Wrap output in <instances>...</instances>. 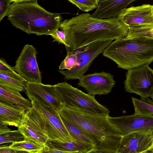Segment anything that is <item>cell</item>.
I'll use <instances>...</instances> for the list:
<instances>
[{"label":"cell","instance_id":"1","mask_svg":"<svg viewBox=\"0 0 153 153\" xmlns=\"http://www.w3.org/2000/svg\"><path fill=\"white\" fill-rule=\"evenodd\" d=\"M60 29L69 39L71 52L103 41L126 37L128 28L116 18L100 19L82 13L61 22Z\"/></svg>","mask_w":153,"mask_h":153},{"label":"cell","instance_id":"2","mask_svg":"<svg viewBox=\"0 0 153 153\" xmlns=\"http://www.w3.org/2000/svg\"><path fill=\"white\" fill-rule=\"evenodd\" d=\"M60 117L82 131L94 143V153H117L122 136L110 121L109 115L63 106Z\"/></svg>","mask_w":153,"mask_h":153},{"label":"cell","instance_id":"3","mask_svg":"<svg viewBox=\"0 0 153 153\" xmlns=\"http://www.w3.org/2000/svg\"><path fill=\"white\" fill-rule=\"evenodd\" d=\"M7 16L13 26L37 36L49 35L59 29L62 20L59 14L48 11L36 1L13 2Z\"/></svg>","mask_w":153,"mask_h":153},{"label":"cell","instance_id":"4","mask_svg":"<svg viewBox=\"0 0 153 153\" xmlns=\"http://www.w3.org/2000/svg\"><path fill=\"white\" fill-rule=\"evenodd\" d=\"M102 54L125 70L149 65L153 61V39L120 38L108 45Z\"/></svg>","mask_w":153,"mask_h":153},{"label":"cell","instance_id":"5","mask_svg":"<svg viewBox=\"0 0 153 153\" xmlns=\"http://www.w3.org/2000/svg\"><path fill=\"white\" fill-rule=\"evenodd\" d=\"M54 85L64 106L109 115V109L100 104L96 100L95 95L85 93L66 82H59Z\"/></svg>","mask_w":153,"mask_h":153},{"label":"cell","instance_id":"6","mask_svg":"<svg viewBox=\"0 0 153 153\" xmlns=\"http://www.w3.org/2000/svg\"><path fill=\"white\" fill-rule=\"evenodd\" d=\"M31 101L33 107L42 118L45 132L48 139L63 142L79 141L71 135L62 121L59 112L35 99Z\"/></svg>","mask_w":153,"mask_h":153},{"label":"cell","instance_id":"7","mask_svg":"<svg viewBox=\"0 0 153 153\" xmlns=\"http://www.w3.org/2000/svg\"><path fill=\"white\" fill-rule=\"evenodd\" d=\"M124 82L126 92L150 97L153 92V69L146 64L128 69Z\"/></svg>","mask_w":153,"mask_h":153},{"label":"cell","instance_id":"8","mask_svg":"<svg viewBox=\"0 0 153 153\" xmlns=\"http://www.w3.org/2000/svg\"><path fill=\"white\" fill-rule=\"evenodd\" d=\"M112 40L99 42L84 48L82 51L75 52L77 60L75 66L71 70L58 71L65 80L79 79L88 70L93 61Z\"/></svg>","mask_w":153,"mask_h":153},{"label":"cell","instance_id":"9","mask_svg":"<svg viewBox=\"0 0 153 153\" xmlns=\"http://www.w3.org/2000/svg\"><path fill=\"white\" fill-rule=\"evenodd\" d=\"M36 48L26 44L22 48L13 67L16 72L27 82H38L42 81L41 72L36 61Z\"/></svg>","mask_w":153,"mask_h":153},{"label":"cell","instance_id":"10","mask_svg":"<svg viewBox=\"0 0 153 153\" xmlns=\"http://www.w3.org/2000/svg\"><path fill=\"white\" fill-rule=\"evenodd\" d=\"M109 119L120 134L124 136L136 132L153 131V115L134 114Z\"/></svg>","mask_w":153,"mask_h":153},{"label":"cell","instance_id":"11","mask_svg":"<svg viewBox=\"0 0 153 153\" xmlns=\"http://www.w3.org/2000/svg\"><path fill=\"white\" fill-rule=\"evenodd\" d=\"M18 128L26 139L45 145L49 140L45 132L42 118L33 107L26 111L22 121Z\"/></svg>","mask_w":153,"mask_h":153},{"label":"cell","instance_id":"12","mask_svg":"<svg viewBox=\"0 0 153 153\" xmlns=\"http://www.w3.org/2000/svg\"><path fill=\"white\" fill-rule=\"evenodd\" d=\"M78 79V86L93 95L108 94L116 84L114 76L104 71L84 75Z\"/></svg>","mask_w":153,"mask_h":153},{"label":"cell","instance_id":"13","mask_svg":"<svg viewBox=\"0 0 153 153\" xmlns=\"http://www.w3.org/2000/svg\"><path fill=\"white\" fill-rule=\"evenodd\" d=\"M30 100H37L50 106L59 112L64 106L62 100L54 85H45L41 82H27L25 89Z\"/></svg>","mask_w":153,"mask_h":153},{"label":"cell","instance_id":"14","mask_svg":"<svg viewBox=\"0 0 153 153\" xmlns=\"http://www.w3.org/2000/svg\"><path fill=\"white\" fill-rule=\"evenodd\" d=\"M153 141V131L130 133L122 136L117 153H149Z\"/></svg>","mask_w":153,"mask_h":153},{"label":"cell","instance_id":"15","mask_svg":"<svg viewBox=\"0 0 153 153\" xmlns=\"http://www.w3.org/2000/svg\"><path fill=\"white\" fill-rule=\"evenodd\" d=\"M153 5L143 4L126 8L117 18L128 27L153 25Z\"/></svg>","mask_w":153,"mask_h":153},{"label":"cell","instance_id":"16","mask_svg":"<svg viewBox=\"0 0 153 153\" xmlns=\"http://www.w3.org/2000/svg\"><path fill=\"white\" fill-rule=\"evenodd\" d=\"M136 0H100L98 5L91 16L100 19L116 18L131 3Z\"/></svg>","mask_w":153,"mask_h":153},{"label":"cell","instance_id":"17","mask_svg":"<svg viewBox=\"0 0 153 153\" xmlns=\"http://www.w3.org/2000/svg\"><path fill=\"white\" fill-rule=\"evenodd\" d=\"M26 111L24 108L0 102V123L18 127Z\"/></svg>","mask_w":153,"mask_h":153},{"label":"cell","instance_id":"18","mask_svg":"<svg viewBox=\"0 0 153 153\" xmlns=\"http://www.w3.org/2000/svg\"><path fill=\"white\" fill-rule=\"evenodd\" d=\"M45 145L49 148L58 150L62 153H94L95 150L92 145L79 141L63 142L49 139Z\"/></svg>","mask_w":153,"mask_h":153},{"label":"cell","instance_id":"19","mask_svg":"<svg viewBox=\"0 0 153 153\" xmlns=\"http://www.w3.org/2000/svg\"><path fill=\"white\" fill-rule=\"evenodd\" d=\"M0 102L25 108L26 111L33 107L31 101L18 92L0 85Z\"/></svg>","mask_w":153,"mask_h":153},{"label":"cell","instance_id":"20","mask_svg":"<svg viewBox=\"0 0 153 153\" xmlns=\"http://www.w3.org/2000/svg\"><path fill=\"white\" fill-rule=\"evenodd\" d=\"M27 81L20 75L0 71V85L14 91L25 90Z\"/></svg>","mask_w":153,"mask_h":153},{"label":"cell","instance_id":"21","mask_svg":"<svg viewBox=\"0 0 153 153\" xmlns=\"http://www.w3.org/2000/svg\"><path fill=\"white\" fill-rule=\"evenodd\" d=\"M9 146L15 150L16 153H42L44 152L46 145L26 139L22 141L13 143Z\"/></svg>","mask_w":153,"mask_h":153},{"label":"cell","instance_id":"22","mask_svg":"<svg viewBox=\"0 0 153 153\" xmlns=\"http://www.w3.org/2000/svg\"><path fill=\"white\" fill-rule=\"evenodd\" d=\"M134 114L153 115V101L149 98L140 99L132 97Z\"/></svg>","mask_w":153,"mask_h":153},{"label":"cell","instance_id":"23","mask_svg":"<svg viewBox=\"0 0 153 153\" xmlns=\"http://www.w3.org/2000/svg\"><path fill=\"white\" fill-rule=\"evenodd\" d=\"M128 38L153 39V25L129 27Z\"/></svg>","mask_w":153,"mask_h":153},{"label":"cell","instance_id":"24","mask_svg":"<svg viewBox=\"0 0 153 153\" xmlns=\"http://www.w3.org/2000/svg\"><path fill=\"white\" fill-rule=\"evenodd\" d=\"M61 117L64 125L73 138L80 142L92 145L95 150L93 142L87 135L77 127Z\"/></svg>","mask_w":153,"mask_h":153},{"label":"cell","instance_id":"25","mask_svg":"<svg viewBox=\"0 0 153 153\" xmlns=\"http://www.w3.org/2000/svg\"><path fill=\"white\" fill-rule=\"evenodd\" d=\"M25 137L19 129L11 130L0 134V144L8 143H15L25 140Z\"/></svg>","mask_w":153,"mask_h":153},{"label":"cell","instance_id":"26","mask_svg":"<svg viewBox=\"0 0 153 153\" xmlns=\"http://www.w3.org/2000/svg\"><path fill=\"white\" fill-rule=\"evenodd\" d=\"M80 10L88 12L97 7L100 0H68Z\"/></svg>","mask_w":153,"mask_h":153},{"label":"cell","instance_id":"27","mask_svg":"<svg viewBox=\"0 0 153 153\" xmlns=\"http://www.w3.org/2000/svg\"><path fill=\"white\" fill-rule=\"evenodd\" d=\"M50 35L53 39V42L56 41L59 43L64 45L66 49L67 53L71 52V46L68 38L65 32L62 30L57 29L50 33Z\"/></svg>","mask_w":153,"mask_h":153},{"label":"cell","instance_id":"28","mask_svg":"<svg viewBox=\"0 0 153 153\" xmlns=\"http://www.w3.org/2000/svg\"><path fill=\"white\" fill-rule=\"evenodd\" d=\"M77 60V57L76 53H67L65 58L59 66V69L71 70L75 66Z\"/></svg>","mask_w":153,"mask_h":153},{"label":"cell","instance_id":"29","mask_svg":"<svg viewBox=\"0 0 153 153\" xmlns=\"http://www.w3.org/2000/svg\"><path fill=\"white\" fill-rule=\"evenodd\" d=\"M10 0H0V22L7 14L10 8Z\"/></svg>","mask_w":153,"mask_h":153},{"label":"cell","instance_id":"30","mask_svg":"<svg viewBox=\"0 0 153 153\" xmlns=\"http://www.w3.org/2000/svg\"><path fill=\"white\" fill-rule=\"evenodd\" d=\"M0 71L8 72L16 75H19L13 67L9 65L4 59L1 58L0 59Z\"/></svg>","mask_w":153,"mask_h":153},{"label":"cell","instance_id":"31","mask_svg":"<svg viewBox=\"0 0 153 153\" xmlns=\"http://www.w3.org/2000/svg\"><path fill=\"white\" fill-rule=\"evenodd\" d=\"M0 153H16V151L8 146H1L0 147Z\"/></svg>","mask_w":153,"mask_h":153},{"label":"cell","instance_id":"32","mask_svg":"<svg viewBox=\"0 0 153 153\" xmlns=\"http://www.w3.org/2000/svg\"><path fill=\"white\" fill-rule=\"evenodd\" d=\"M8 126L7 125L0 123V134L11 130L8 127Z\"/></svg>","mask_w":153,"mask_h":153},{"label":"cell","instance_id":"33","mask_svg":"<svg viewBox=\"0 0 153 153\" xmlns=\"http://www.w3.org/2000/svg\"><path fill=\"white\" fill-rule=\"evenodd\" d=\"M11 2L21 3L30 1H36L37 0H10Z\"/></svg>","mask_w":153,"mask_h":153},{"label":"cell","instance_id":"34","mask_svg":"<svg viewBox=\"0 0 153 153\" xmlns=\"http://www.w3.org/2000/svg\"><path fill=\"white\" fill-rule=\"evenodd\" d=\"M152 100L153 101V92L152 94L150 97Z\"/></svg>","mask_w":153,"mask_h":153},{"label":"cell","instance_id":"35","mask_svg":"<svg viewBox=\"0 0 153 153\" xmlns=\"http://www.w3.org/2000/svg\"><path fill=\"white\" fill-rule=\"evenodd\" d=\"M153 146H152V148H153ZM151 149H150V150H151Z\"/></svg>","mask_w":153,"mask_h":153},{"label":"cell","instance_id":"36","mask_svg":"<svg viewBox=\"0 0 153 153\" xmlns=\"http://www.w3.org/2000/svg\"></svg>","mask_w":153,"mask_h":153}]
</instances>
